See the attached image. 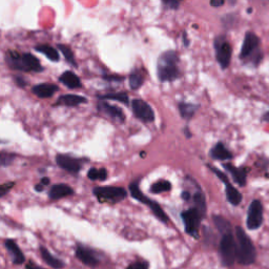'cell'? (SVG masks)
<instances>
[{
    "mask_svg": "<svg viewBox=\"0 0 269 269\" xmlns=\"http://www.w3.org/2000/svg\"><path fill=\"white\" fill-rule=\"evenodd\" d=\"M179 57L174 51H166L162 53L158 59L157 74L161 82H172L179 78L180 72L178 67Z\"/></svg>",
    "mask_w": 269,
    "mask_h": 269,
    "instance_id": "obj_1",
    "label": "cell"
},
{
    "mask_svg": "<svg viewBox=\"0 0 269 269\" xmlns=\"http://www.w3.org/2000/svg\"><path fill=\"white\" fill-rule=\"evenodd\" d=\"M5 61L7 65L17 71L21 72H42L43 67L40 64V61L33 56L32 54H19L16 51H9L5 54Z\"/></svg>",
    "mask_w": 269,
    "mask_h": 269,
    "instance_id": "obj_2",
    "label": "cell"
},
{
    "mask_svg": "<svg viewBox=\"0 0 269 269\" xmlns=\"http://www.w3.org/2000/svg\"><path fill=\"white\" fill-rule=\"evenodd\" d=\"M237 260L242 265H252L257 258L256 248L241 227H236Z\"/></svg>",
    "mask_w": 269,
    "mask_h": 269,
    "instance_id": "obj_3",
    "label": "cell"
},
{
    "mask_svg": "<svg viewBox=\"0 0 269 269\" xmlns=\"http://www.w3.org/2000/svg\"><path fill=\"white\" fill-rule=\"evenodd\" d=\"M129 192H131V195L134 199H136V200H138L139 202L145 204L149 209H151L153 214L157 217L158 220H160L163 223L168 222V217L163 211V208L156 201L152 200V199H149L148 197L143 195V193L140 191V188H139L138 181L131 183V185H129Z\"/></svg>",
    "mask_w": 269,
    "mask_h": 269,
    "instance_id": "obj_4",
    "label": "cell"
},
{
    "mask_svg": "<svg viewBox=\"0 0 269 269\" xmlns=\"http://www.w3.org/2000/svg\"><path fill=\"white\" fill-rule=\"evenodd\" d=\"M93 194L100 203H111V204L121 202L127 197L125 189L117 186L95 187L93 189Z\"/></svg>",
    "mask_w": 269,
    "mask_h": 269,
    "instance_id": "obj_5",
    "label": "cell"
},
{
    "mask_svg": "<svg viewBox=\"0 0 269 269\" xmlns=\"http://www.w3.org/2000/svg\"><path fill=\"white\" fill-rule=\"evenodd\" d=\"M221 261L224 266H232L237 260V242L233 236V233L222 235L220 242Z\"/></svg>",
    "mask_w": 269,
    "mask_h": 269,
    "instance_id": "obj_6",
    "label": "cell"
},
{
    "mask_svg": "<svg viewBox=\"0 0 269 269\" xmlns=\"http://www.w3.org/2000/svg\"><path fill=\"white\" fill-rule=\"evenodd\" d=\"M185 232L194 238L199 237V228L204 216L196 207H191L181 214Z\"/></svg>",
    "mask_w": 269,
    "mask_h": 269,
    "instance_id": "obj_7",
    "label": "cell"
},
{
    "mask_svg": "<svg viewBox=\"0 0 269 269\" xmlns=\"http://www.w3.org/2000/svg\"><path fill=\"white\" fill-rule=\"evenodd\" d=\"M215 51L218 63L225 69L231 64L232 59V46L224 36H218L215 39Z\"/></svg>",
    "mask_w": 269,
    "mask_h": 269,
    "instance_id": "obj_8",
    "label": "cell"
},
{
    "mask_svg": "<svg viewBox=\"0 0 269 269\" xmlns=\"http://www.w3.org/2000/svg\"><path fill=\"white\" fill-rule=\"evenodd\" d=\"M208 167L212 169V171L218 176V178L220 179V180L225 184V189H226V198L228 202L231 203L232 205H239L241 203L242 201V195L240 194V192L238 191V189L236 187H234L231 182H229L228 178L225 174H223L221 171H219L218 168H216L215 166H212V165H208Z\"/></svg>",
    "mask_w": 269,
    "mask_h": 269,
    "instance_id": "obj_9",
    "label": "cell"
},
{
    "mask_svg": "<svg viewBox=\"0 0 269 269\" xmlns=\"http://www.w3.org/2000/svg\"><path fill=\"white\" fill-rule=\"evenodd\" d=\"M263 222V206L259 200H254L248 208L247 214V227L249 229H258Z\"/></svg>",
    "mask_w": 269,
    "mask_h": 269,
    "instance_id": "obj_10",
    "label": "cell"
},
{
    "mask_svg": "<svg viewBox=\"0 0 269 269\" xmlns=\"http://www.w3.org/2000/svg\"><path fill=\"white\" fill-rule=\"evenodd\" d=\"M132 107L134 115L142 122L149 123L155 120V113L153 108L147 102L141 100V99H135V100H133Z\"/></svg>",
    "mask_w": 269,
    "mask_h": 269,
    "instance_id": "obj_11",
    "label": "cell"
},
{
    "mask_svg": "<svg viewBox=\"0 0 269 269\" xmlns=\"http://www.w3.org/2000/svg\"><path fill=\"white\" fill-rule=\"evenodd\" d=\"M85 162L86 161H84V159L75 158L68 155L56 156V163L62 169H64V171L71 174H78L81 171V168Z\"/></svg>",
    "mask_w": 269,
    "mask_h": 269,
    "instance_id": "obj_12",
    "label": "cell"
},
{
    "mask_svg": "<svg viewBox=\"0 0 269 269\" xmlns=\"http://www.w3.org/2000/svg\"><path fill=\"white\" fill-rule=\"evenodd\" d=\"M98 109L99 112H101L102 114H104L108 118H111L112 120L116 122L123 123L125 121V115L120 107L109 104L106 101L100 100L98 102Z\"/></svg>",
    "mask_w": 269,
    "mask_h": 269,
    "instance_id": "obj_13",
    "label": "cell"
},
{
    "mask_svg": "<svg viewBox=\"0 0 269 269\" xmlns=\"http://www.w3.org/2000/svg\"><path fill=\"white\" fill-rule=\"evenodd\" d=\"M259 44H260V39H259L257 35H255L254 33H246L241 48L240 58L244 60V59L251 57L256 51V48L259 46Z\"/></svg>",
    "mask_w": 269,
    "mask_h": 269,
    "instance_id": "obj_14",
    "label": "cell"
},
{
    "mask_svg": "<svg viewBox=\"0 0 269 269\" xmlns=\"http://www.w3.org/2000/svg\"><path fill=\"white\" fill-rule=\"evenodd\" d=\"M76 257L78 260H80L83 264L91 267L97 266L99 263L98 258L92 249H89L88 247L83 245H77Z\"/></svg>",
    "mask_w": 269,
    "mask_h": 269,
    "instance_id": "obj_15",
    "label": "cell"
},
{
    "mask_svg": "<svg viewBox=\"0 0 269 269\" xmlns=\"http://www.w3.org/2000/svg\"><path fill=\"white\" fill-rule=\"evenodd\" d=\"M73 195H74V189L71 186H68L67 184H64V183H59V184L53 185L48 192V198L53 201L59 200V199H62L64 197L73 196Z\"/></svg>",
    "mask_w": 269,
    "mask_h": 269,
    "instance_id": "obj_16",
    "label": "cell"
},
{
    "mask_svg": "<svg viewBox=\"0 0 269 269\" xmlns=\"http://www.w3.org/2000/svg\"><path fill=\"white\" fill-rule=\"evenodd\" d=\"M58 91V86L52 83H39L32 88V92L39 98H51Z\"/></svg>",
    "mask_w": 269,
    "mask_h": 269,
    "instance_id": "obj_17",
    "label": "cell"
},
{
    "mask_svg": "<svg viewBox=\"0 0 269 269\" xmlns=\"http://www.w3.org/2000/svg\"><path fill=\"white\" fill-rule=\"evenodd\" d=\"M4 246L6 248L7 253L9 254V256H11L12 261L14 264L19 265V264L24 263V261H25L24 256H23L22 252L20 251V248H19V246L13 240H5Z\"/></svg>",
    "mask_w": 269,
    "mask_h": 269,
    "instance_id": "obj_18",
    "label": "cell"
},
{
    "mask_svg": "<svg viewBox=\"0 0 269 269\" xmlns=\"http://www.w3.org/2000/svg\"><path fill=\"white\" fill-rule=\"evenodd\" d=\"M223 167L226 169L227 172L232 174L234 180L240 185V186H245L246 184V176H247V169L244 167L238 168L234 166L231 163H225L223 164Z\"/></svg>",
    "mask_w": 269,
    "mask_h": 269,
    "instance_id": "obj_19",
    "label": "cell"
},
{
    "mask_svg": "<svg viewBox=\"0 0 269 269\" xmlns=\"http://www.w3.org/2000/svg\"><path fill=\"white\" fill-rule=\"evenodd\" d=\"M87 99L79 95H63L58 98L56 105H64L68 107H74L79 104L86 103Z\"/></svg>",
    "mask_w": 269,
    "mask_h": 269,
    "instance_id": "obj_20",
    "label": "cell"
},
{
    "mask_svg": "<svg viewBox=\"0 0 269 269\" xmlns=\"http://www.w3.org/2000/svg\"><path fill=\"white\" fill-rule=\"evenodd\" d=\"M59 81L63 83L68 88H72V89L79 88L82 86L80 79H79V77L72 71L64 72L60 77H59Z\"/></svg>",
    "mask_w": 269,
    "mask_h": 269,
    "instance_id": "obj_21",
    "label": "cell"
},
{
    "mask_svg": "<svg viewBox=\"0 0 269 269\" xmlns=\"http://www.w3.org/2000/svg\"><path fill=\"white\" fill-rule=\"evenodd\" d=\"M211 156L216 159V160H229L233 158L231 152L225 147L222 142H218L211 151Z\"/></svg>",
    "mask_w": 269,
    "mask_h": 269,
    "instance_id": "obj_22",
    "label": "cell"
},
{
    "mask_svg": "<svg viewBox=\"0 0 269 269\" xmlns=\"http://www.w3.org/2000/svg\"><path fill=\"white\" fill-rule=\"evenodd\" d=\"M40 254L43 259V261L51 267L55 269H60L64 267V263L61 260H59V259L55 258L45 247H42V246L40 247Z\"/></svg>",
    "mask_w": 269,
    "mask_h": 269,
    "instance_id": "obj_23",
    "label": "cell"
},
{
    "mask_svg": "<svg viewBox=\"0 0 269 269\" xmlns=\"http://www.w3.org/2000/svg\"><path fill=\"white\" fill-rule=\"evenodd\" d=\"M35 51L43 54L48 59V60H51V61L57 62L59 60L58 51H56L54 47L49 46V45H46V44L37 45V46H35Z\"/></svg>",
    "mask_w": 269,
    "mask_h": 269,
    "instance_id": "obj_24",
    "label": "cell"
},
{
    "mask_svg": "<svg viewBox=\"0 0 269 269\" xmlns=\"http://www.w3.org/2000/svg\"><path fill=\"white\" fill-rule=\"evenodd\" d=\"M198 109V105L193 104V103H187V102H180L179 103V112L185 120H191V119L195 116L196 112Z\"/></svg>",
    "mask_w": 269,
    "mask_h": 269,
    "instance_id": "obj_25",
    "label": "cell"
},
{
    "mask_svg": "<svg viewBox=\"0 0 269 269\" xmlns=\"http://www.w3.org/2000/svg\"><path fill=\"white\" fill-rule=\"evenodd\" d=\"M194 200V207H196L199 212H200L203 216L206 214V200L203 192L199 187L197 192L194 193V196L192 197Z\"/></svg>",
    "mask_w": 269,
    "mask_h": 269,
    "instance_id": "obj_26",
    "label": "cell"
},
{
    "mask_svg": "<svg viewBox=\"0 0 269 269\" xmlns=\"http://www.w3.org/2000/svg\"><path fill=\"white\" fill-rule=\"evenodd\" d=\"M128 81H129V86H131L132 89L140 88L144 82L143 74L140 71H138V69H135V71L132 72L131 75H129Z\"/></svg>",
    "mask_w": 269,
    "mask_h": 269,
    "instance_id": "obj_27",
    "label": "cell"
},
{
    "mask_svg": "<svg viewBox=\"0 0 269 269\" xmlns=\"http://www.w3.org/2000/svg\"><path fill=\"white\" fill-rule=\"evenodd\" d=\"M99 99L102 101H105V100H115V101H119L121 102L125 105H127L129 103L128 101V96L126 93L124 92H121V93H109V94H106V95H102V96H99Z\"/></svg>",
    "mask_w": 269,
    "mask_h": 269,
    "instance_id": "obj_28",
    "label": "cell"
},
{
    "mask_svg": "<svg viewBox=\"0 0 269 269\" xmlns=\"http://www.w3.org/2000/svg\"><path fill=\"white\" fill-rule=\"evenodd\" d=\"M214 222L217 226V228L219 229V232H220L222 235L232 233V226L231 223H229L227 220L221 216H215L214 217Z\"/></svg>",
    "mask_w": 269,
    "mask_h": 269,
    "instance_id": "obj_29",
    "label": "cell"
},
{
    "mask_svg": "<svg viewBox=\"0 0 269 269\" xmlns=\"http://www.w3.org/2000/svg\"><path fill=\"white\" fill-rule=\"evenodd\" d=\"M87 177L89 180H93V181H97V180H100V181H105L107 179V171L105 168H91L87 173Z\"/></svg>",
    "mask_w": 269,
    "mask_h": 269,
    "instance_id": "obj_30",
    "label": "cell"
},
{
    "mask_svg": "<svg viewBox=\"0 0 269 269\" xmlns=\"http://www.w3.org/2000/svg\"><path fill=\"white\" fill-rule=\"evenodd\" d=\"M172 189V184L169 181L166 180H160L156 183H154L151 187V192L153 194H161L165 192H169Z\"/></svg>",
    "mask_w": 269,
    "mask_h": 269,
    "instance_id": "obj_31",
    "label": "cell"
},
{
    "mask_svg": "<svg viewBox=\"0 0 269 269\" xmlns=\"http://www.w3.org/2000/svg\"><path fill=\"white\" fill-rule=\"evenodd\" d=\"M57 47H58L59 51H60V52L62 53V55L64 56L65 60H66L69 64L73 65L74 67H77V62H76V60H75L74 54H73V52H72V49L69 48V46L64 45V44H58Z\"/></svg>",
    "mask_w": 269,
    "mask_h": 269,
    "instance_id": "obj_32",
    "label": "cell"
},
{
    "mask_svg": "<svg viewBox=\"0 0 269 269\" xmlns=\"http://www.w3.org/2000/svg\"><path fill=\"white\" fill-rule=\"evenodd\" d=\"M14 158H15V155H13V154L1 152V157H0V160H1V165L6 166L8 164H11L14 160Z\"/></svg>",
    "mask_w": 269,
    "mask_h": 269,
    "instance_id": "obj_33",
    "label": "cell"
},
{
    "mask_svg": "<svg viewBox=\"0 0 269 269\" xmlns=\"http://www.w3.org/2000/svg\"><path fill=\"white\" fill-rule=\"evenodd\" d=\"M162 5L167 9H178L180 2L175 1V0H166V1H162Z\"/></svg>",
    "mask_w": 269,
    "mask_h": 269,
    "instance_id": "obj_34",
    "label": "cell"
},
{
    "mask_svg": "<svg viewBox=\"0 0 269 269\" xmlns=\"http://www.w3.org/2000/svg\"><path fill=\"white\" fill-rule=\"evenodd\" d=\"M49 184V179L48 178H42L40 182H39L37 185H35V191L38 192V193H40L42 192L43 189Z\"/></svg>",
    "mask_w": 269,
    "mask_h": 269,
    "instance_id": "obj_35",
    "label": "cell"
},
{
    "mask_svg": "<svg viewBox=\"0 0 269 269\" xmlns=\"http://www.w3.org/2000/svg\"><path fill=\"white\" fill-rule=\"evenodd\" d=\"M126 269H148V264L144 261H139L132 263Z\"/></svg>",
    "mask_w": 269,
    "mask_h": 269,
    "instance_id": "obj_36",
    "label": "cell"
},
{
    "mask_svg": "<svg viewBox=\"0 0 269 269\" xmlns=\"http://www.w3.org/2000/svg\"><path fill=\"white\" fill-rule=\"evenodd\" d=\"M14 186V182H9V183H5L3 185H1V197H3L5 194H7V192Z\"/></svg>",
    "mask_w": 269,
    "mask_h": 269,
    "instance_id": "obj_37",
    "label": "cell"
},
{
    "mask_svg": "<svg viewBox=\"0 0 269 269\" xmlns=\"http://www.w3.org/2000/svg\"><path fill=\"white\" fill-rule=\"evenodd\" d=\"M15 82H16L17 85L21 86V87H23V86L26 85V81L24 80L23 78H21V77H15Z\"/></svg>",
    "mask_w": 269,
    "mask_h": 269,
    "instance_id": "obj_38",
    "label": "cell"
},
{
    "mask_svg": "<svg viewBox=\"0 0 269 269\" xmlns=\"http://www.w3.org/2000/svg\"><path fill=\"white\" fill-rule=\"evenodd\" d=\"M224 3H225L224 0H212V1H211V5L214 6V7L222 6Z\"/></svg>",
    "mask_w": 269,
    "mask_h": 269,
    "instance_id": "obj_39",
    "label": "cell"
},
{
    "mask_svg": "<svg viewBox=\"0 0 269 269\" xmlns=\"http://www.w3.org/2000/svg\"><path fill=\"white\" fill-rule=\"evenodd\" d=\"M105 80H108V81H112V80H123V77H120V76H104L103 77Z\"/></svg>",
    "mask_w": 269,
    "mask_h": 269,
    "instance_id": "obj_40",
    "label": "cell"
},
{
    "mask_svg": "<svg viewBox=\"0 0 269 269\" xmlns=\"http://www.w3.org/2000/svg\"><path fill=\"white\" fill-rule=\"evenodd\" d=\"M181 197H182L183 200H185V201H189V200H191V199H192V197H193V196H192V194L189 193V192L184 191V192H182Z\"/></svg>",
    "mask_w": 269,
    "mask_h": 269,
    "instance_id": "obj_41",
    "label": "cell"
},
{
    "mask_svg": "<svg viewBox=\"0 0 269 269\" xmlns=\"http://www.w3.org/2000/svg\"><path fill=\"white\" fill-rule=\"evenodd\" d=\"M183 41H184V45H185V46H188V45H189V40H188L187 34H186V33L183 34Z\"/></svg>",
    "mask_w": 269,
    "mask_h": 269,
    "instance_id": "obj_42",
    "label": "cell"
},
{
    "mask_svg": "<svg viewBox=\"0 0 269 269\" xmlns=\"http://www.w3.org/2000/svg\"><path fill=\"white\" fill-rule=\"evenodd\" d=\"M27 269H44V268H41V267H38V266H36L35 264H32V263H29V265L27 266Z\"/></svg>",
    "mask_w": 269,
    "mask_h": 269,
    "instance_id": "obj_43",
    "label": "cell"
},
{
    "mask_svg": "<svg viewBox=\"0 0 269 269\" xmlns=\"http://www.w3.org/2000/svg\"><path fill=\"white\" fill-rule=\"evenodd\" d=\"M184 133H185V135H186V137H187V138H191V137H192V133L189 132V129H188L187 127H185V129H184Z\"/></svg>",
    "mask_w": 269,
    "mask_h": 269,
    "instance_id": "obj_44",
    "label": "cell"
},
{
    "mask_svg": "<svg viewBox=\"0 0 269 269\" xmlns=\"http://www.w3.org/2000/svg\"><path fill=\"white\" fill-rule=\"evenodd\" d=\"M263 120L264 121H267V122H269V111L263 116Z\"/></svg>",
    "mask_w": 269,
    "mask_h": 269,
    "instance_id": "obj_45",
    "label": "cell"
},
{
    "mask_svg": "<svg viewBox=\"0 0 269 269\" xmlns=\"http://www.w3.org/2000/svg\"><path fill=\"white\" fill-rule=\"evenodd\" d=\"M247 13H252V7H249V9H247Z\"/></svg>",
    "mask_w": 269,
    "mask_h": 269,
    "instance_id": "obj_46",
    "label": "cell"
}]
</instances>
